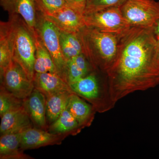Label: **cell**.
I'll return each instance as SVG.
<instances>
[{
  "label": "cell",
  "instance_id": "cell-1",
  "mask_svg": "<svg viewBox=\"0 0 159 159\" xmlns=\"http://www.w3.org/2000/svg\"><path fill=\"white\" fill-rule=\"evenodd\" d=\"M113 105L159 84V49L153 27H130L119 35L116 58L106 73Z\"/></svg>",
  "mask_w": 159,
  "mask_h": 159
},
{
  "label": "cell",
  "instance_id": "cell-2",
  "mask_svg": "<svg viewBox=\"0 0 159 159\" xmlns=\"http://www.w3.org/2000/svg\"><path fill=\"white\" fill-rule=\"evenodd\" d=\"M83 54L95 70L106 74L118 54L119 35L84 26L78 32Z\"/></svg>",
  "mask_w": 159,
  "mask_h": 159
},
{
  "label": "cell",
  "instance_id": "cell-3",
  "mask_svg": "<svg viewBox=\"0 0 159 159\" xmlns=\"http://www.w3.org/2000/svg\"><path fill=\"white\" fill-rule=\"evenodd\" d=\"M12 59L18 63L33 81L35 45L34 34L18 15H9L6 22Z\"/></svg>",
  "mask_w": 159,
  "mask_h": 159
},
{
  "label": "cell",
  "instance_id": "cell-4",
  "mask_svg": "<svg viewBox=\"0 0 159 159\" xmlns=\"http://www.w3.org/2000/svg\"><path fill=\"white\" fill-rule=\"evenodd\" d=\"M70 86L74 93L90 102L96 111L103 112L114 107L109 95L108 88L101 84L95 72H90Z\"/></svg>",
  "mask_w": 159,
  "mask_h": 159
},
{
  "label": "cell",
  "instance_id": "cell-5",
  "mask_svg": "<svg viewBox=\"0 0 159 159\" xmlns=\"http://www.w3.org/2000/svg\"><path fill=\"white\" fill-rule=\"evenodd\" d=\"M37 31L51 54L56 74L68 83L67 60L61 47L59 29L39 11Z\"/></svg>",
  "mask_w": 159,
  "mask_h": 159
},
{
  "label": "cell",
  "instance_id": "cell-6",
  "mask_svg": "<svg viewBox=\"0 0 159 159\" xmlns=\"http://www.w3.org/2000/svg\"><path fill=\"white\" fill-rule=\"evenodd\" d=\"M120 8L131 27H153L159 20V1L127 0Z\"/></svg>",
  "mask_w": 159,
  "mask_h": 159
},
{
  "label": "cell",
  "instance_id": "cell-7",
  "mask_svg": "<svg viewBox=\"0 0 159 159\" xmlns=\"http://www.w3.org/2000/svg\"><path fill=\"white\" fill-rule=\"evenodd\" d=\"M83 19L86 27L117 34L131 27L123 16L120 7L85 13Z\"/></svg>",
  "mask_w": 159,
  "mask_h": 159
},
{
  "label": "cell",
  "instance_id": "cell-8",
  "mask_svg": "<svg viewBox=\"0 0 159 159\" xmlns=\"http://www.w3.org/2000/svg\"><path fill=\"white\" fill-rule=\"evenodd\" d=\"M0 74L1 85L20 99H25L34 89L33 81L14 59Z\"/></svg>",
  "mask_w": 159,
  "mask_h": 159
},
{
  "label": "cell",
  "instance_id": "cell-9",
  "mask_svg": "<svg viewBox=\"0 0 159 159\" xmlns=\"http://www.w3.org/2000/svg\"><path fill=\"white\" fill-rule=\"evenodd\" d=\"M0 5L9 15L22 18L34 35L37 33L39 10L36 0H0Z\"/></svg>",
  "mask_w": 159,
  "mask_h": 159
},
{
  "label": "cell",
  "instance_id": "cell-10",
  "mask_svg": "<svg viewBox=\"0 0 159 159\" xmlns=\"http://www.w3.org/2000/svg\"><path fill=\"white\" fill-rule=\"evenodd\" d=\"M43 16L60 31L65 33H78L85 26L83 15L67 6L51 14Z\"/></svg>",
  "mask_w": 159,
  "mask_h": 159
},
{
  "label": "cell",
  "instance_id": "cell-11",
  "mask_svg": "<svg viewBox=\"0 0 159 159\" xmlns=\"http://www.w3.org/2000/svg\"><path fill=\"white\" fill-rule=\"evenodd\" d=\"M66 136V135L53 134L48 130L31 127L22 132L20 147L24 151L59 145Z\"/></svg>",
  "mask_w": 159,
  "mask_h": 159
},
{
  "label": "cell",
  "instance_id": "cell-12",
  "mask_svg": "<svg viewBox=\"0 0 159 159\" xmlns=\"http://www.w3.org/2000/svg\"><path fill=\"white\" fill-rule=\"evenodd\" d=\"M24 105L35 128L47 130L48 127L46 117L45 96L34 88L29 97L24 99Z\"/></svg>",
  "mask_w": 159,
  "mask_h": 159
},
{
  "label": "cell",
  "instance_id": "cell-13",
  "mask_svg": "<svg viewBox=\"0 0 159 159\" xmlns=\"http://www.w3.org/2000/svg\"><path fill=\"white\" fill-rule=\"evenodd\" d=\"M31 127H32L31 120L24 104L7 112L1 117V135L22 132Z\"/></svg>",
  "mask_w": 159,
  "mask_h": 159
},
{
  "label": "cell",
  "instance_id": "cell-14",
  "mask_svg": "<svg viewBox=\"0 0 159 159\" xmlns=\"http://www.w3.org/2000/svg\"><path fill=\"white\" fill-rule=\"evenodd\" d=\"M33 82L34 88L46 97L65 91L73 92L69 84L55 73H35Z\"/></svg>",
  "mask_w": 159,
  "mask_h": 159
},
{
  "label": "cell",
  "instance_id": "cell-15",
  "mask_svg": "<svg viewBox=\"0 0 159 159\" xmlns=\"http://www.w3.org/2000/svg\"><path fill=\"white\" fill-rule=\"evenodd\" d=\"M66 108L82 129L91 125L97 112L93 105L88 104L74 93L70 95Z\"/></svg>",
  "mask_w": 159,
  "mask_h": 159
},
{
  "label": "cell",
  "instance_id": "cell-16",
  "mask_svg": "<svg viewBox=\"0 0 159 159\" xmlns=\"http://www.w3.org/2000/svg\"><path fill=\"white\" fill-rule=\"evenodd\" d=\"M22 132L1 135L0 138V158H31V157L23 153V151L20 147Z\"/></svg>",
  "mask_w": 159,
  "mask_h": 159
},
{
  "label": "cell",
  "instance_id": "cell-17",
  "mask_svg": "<svg viewBox=\"0 0 159 159\" xmlns=\"http://www.w3.org/2000/svg\"><path fill=\"white\" fill-rule=\"evenodd\" d=\"M83 129L77 120L66 108L48 127V131L59 134L76 135Z\"/></svg>",
  "mask_w": 159,
  "mask_h": 159
},
{
  "label": "cell",
  "instance_id": "cell-18",
  "mask_svg": "<svg viewBox=\"0 0 159 159\" xmlns=\"http://www.w3.org/2000/svg\"><path fill=\"white\" fill-rule=\"evenodd\" d=\"M35 45V73H56L55 66L51 54L44 44L38 32L34 34Z\"/></svg>",
  "mask_w": 159,
  "mask_h": 159
},
{
  "label": "cell",
  "instance_id": "cell-19",
  "mask_svg": "<svg viewBox=\"0 0 159 159\" xmlns=\"http://www.w3.org/2000/svg\"><path fill=\"white\" fill-rule=\"evenodd\" d=\"M73 93L65 91L46 97V117L50 124L55 121L66 108L69 97Z\"/></svg>",
  "mask_w": 159,
  "mask_h": 159
},
{
  "label": "cell",
  "instance_id": "cell-20",
  "mask_svg": "<svg viewBox=\"0 0 159 159\" xmlns=\"http://www.w3.org/2000/svg\"><path fill=\"white\" fill-rule=\"evenodd\" d=\"M91 67L90 64L83 54L68 60V82L69 85L77 82L89 74Z\"/></svg>",
  "mask_w": 159,
  "mask_h": 159
},
{
  "label": "cell",
  "instance_id": "cell-21",
  "mask_svg": "<svg viewBox=\"0 0 159 159\" xmlns=\"http://www.w3.org/2000/svg\"><path fill=\"white\" fill-rule=\"evenodd\" d=\"M60 43L63 54L67 60L83 54L78 33H68L60 31Z\"/></svg>",
  "mask_w": 159,
  "mask_h": 159
},
{
  "label": "cell",
  "instance_id": "cell-22",
  "mask_svg": "<svg viewBox=\"0 0 159 159\" xmlns=\"http://www.w3.org/2000/svg\"><path fill=\"white\" fill-rule=\"evenodd\" d=\"M12 60L6 22L0 23V73L9 65Z\"/></svg>",
  "mask_w": 159,
  "mask_h": 159
},
{
  "label": "cell",
  "instance_id": "cell-23",
  "mask_svg": "<svg viewBox=\"0 0 159 159\" xmlns=\"http://www.w3.org/2000/svg\"><path fill=\"white\" fill-rule=\"evenodd\" d=\"M24 104V100L17 98L7 91L2 86L0 89V116L7 112L18 108Z\"/></svg>",
  "mask_w": 159,
  "mask_h": 159
},
{
  "label": "cell",
  "instance_id": "cell-24",
  "mask_svg": "<svg viewBox=\"0 0 159 159\" xmlns=\"http://www.w3.org/2000/svg\"><path fill=\"white\" fill-rule=\"evenodd\" d=\"M127 1V0H87L84 13L102 10L111 7H121Z\"/></svg>",
  "mask_w": 159,
  "mask_h": 159
},
{
  "label": "cell",
  "instance_id": "cell-25",
  "mask_svg": "<svg viewBox=\"0 0 159 159\" xmlns=\"http://www.w3.org/2000/svg\"><path fill=\"white\" fill-rule=\"evenodd\" d=\"M39 11L43 15L51 14L67 6L65 0H36Z\"/></svg>",
  "mask_w": 159,
  "mask_h": 159
},
{
  "label": "cell",
  "instance_id": "cell-26",
  "mask_svg": "<svg viewBox=\"0 0 159 159\" xmlns=\"http://www.w3.org/2000/svg\"><path fill=\"white\" fill-rule=\"evenodd\" d=\"M67 6L83 15L87 0H65Z\"/></svg>",
  "mask_w": 159,
  "mask_h": 159
},
{
  "label": "cell",
  "instance_id": "cell-27",
  "mask_svg": "<svg viewBox=\"0 0 159 159\" xmlns=\"http://www.w3.org/2000/svg\"><path fill=\"white\" fill-rule=\"evenodd\" d=\"M154 28L155 33L156 35L157 39H159V20H158L157 21L156 23L154 26Z\"/></svg>",
  "mask_w": 159,
  "mask_h": 159
},
{
  "label": "cell",
  "instance_id": "cell-28",
  "mask_svg": "<svg viewBox=\"0 0 159 159\" xmlns=\"http://www.w3.org/2000/svg\"><path fill=\"white\" fill-rule=\"evenodd\" d=\"M157 39L158 46V48L159 49V39Z\"/></svg>",
  "mask_w": 159,
  "mask_h": 159
}]
</instances>
